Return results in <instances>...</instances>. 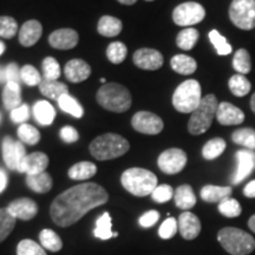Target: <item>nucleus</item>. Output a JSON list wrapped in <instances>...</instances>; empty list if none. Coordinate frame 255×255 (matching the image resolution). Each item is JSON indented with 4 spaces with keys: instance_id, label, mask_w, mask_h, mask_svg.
Segmentation results:
<instances>
[{
    "instance_id": "nucleus-35",
    "label": "nucleus",
    "mask_w": 255,
    "mask_h": 255,
    "mask_svg": "<svg viewBox=\"0 0 255 255\" xmlns=\"http://www.w3.org/2000/svg\"><path fill=\"white\" fill-rule=\"evenodd\" d=\"M113 225H111V216L109 213L105 212L103 215L100 216L96 221V227L94 229V235L101 240H109L114 237Z\"/></svg>"
},
{
    "instance_id": "nucleus-13",
    "label": "nucleus",
    "mask_w": 255,
    "mask_h": 255,
    "mask_svg": "<svg viewBox=\"0 0 255 255\" xmlns=\"http://www.w3.org/2000/svg\"><path fill=\"white\" fill-rule=\"evenodd\" d=\"M235 158H237V170L232 177V183L239 184L255 170V150L241 149L237 151Z\"/></svg>"
},
{
    "instance_id": "nucleus-45",
    "label": "nucleus",
    "mask_w": 255,
    "mask_h": 255,
    "mask_svg": "<svg viewBox=\"0 0 255 255\" xmlns=\"http://www.w3.org/2000/svg\"><path fill=\"white\" fill-rule=\"evenodd\" d=\"M18 32V24L15 19L7 15H1L0 17V37L11 39Z\"/></svg>"
},
{
    "instance_id": "nucleus-57",
    "label": "nucleus",
    "mask_w": 255,
    "mask_h": 255,
    "mask_svg": "<svg viewBox=\"0 0 255 255\" xmlns=\"http://www.w3.org/2000/svg\"><path fill=\"white\" fill-rule=\"evenodd\" d=\"M6 81V72H5V69H2L1 66H0V83H4Z\"/></svg>"
},
{
    "instance_id": "nucleus-7",
    "label": "nucleus",
    "mask_w": 255,
    "mask_h": 255,
    "mask_svg": "<svg viewBox=\"0 0 255 255\" xmlns=\"http://www.w3.org/2000/svg\"><path fill=\"white\" fill-rule=\"evenodd\" d=\"M202 101L201 85L195 79H188L178 85L173 95V105L178 113L191 114Z\"/></svg>"
},
{
    "instance_id": "nucleus-48",
    "label": "nucleus",
    "mask_w": 255,
    "mask_h": 255,
    "mask_svg": "<svg viewBox=\"0 0 255 255\" xmlns=\"http://www.w3.org/2000/svg\"><path fill=\"white\" fill-rule=\"evenodd\" d=\"M151 197L157 203L168 202L174 197V189L169 184H161L155 188V190L151 193Z\"/></svg>"
},
{
    "instance_id": "nucleus-37",
    "label": "nucleus",
    "mask_w": 255,
    "mask_h": 255,
    "mask_svg": "<svg viewBox=\"0 0 255 255\" xmlns=\"http://www.w3.org/2000/svg\"><path fill=\"white\" fill-rule=\"evenodd\" d=\"M39 241L43 248L51 252H59L63 247V241L56 232L51 229H44L39 234Z\"/></svg>"
},
{
    "instance_id": "nucleus-28",
    "label": "nucleus",
    "mask_w": 255,
    "mask_h": 255,
    "mask_svg": "<svg viewBox=\"0 0 255 255\" xmlns=\"http://www.w3.org/2000/svg\"><path fill=\"white\" fill-rule=\"evenodd\" d=\"M97 30L104 37H116L122 31V21L113 15H103L98 21Z\"/></svg>"
},
{
    "instance_id": "nucleus-1",
    "label": "nucleus",
    "mask_w": 255,
    "mask_h": 255,
    "mask_svg": "<svg viewBox=\"0 0 255 255\" xmlns=\"http://www.w3.org/2000/svg\"><path fill=\"white\" fill-rule=\"evenodd\" d=\"M109 195L97 183H82L69 188L53 200L50 207L52 221L59 227H69L79 221L83 216L108 202Z\"/></svg>"
},
{
    "instance_id": "nucleus-53",
    "label": "nucleus",
    "mask_w": 255,
    "mask_h": 255,
    "mask_svg": "<svg viewBox=\"0 0 255 255\" xmlns=\"http://www.w3.org/2000/svg\"><path fill=\"white\" fill-rule=\"evenodd\" d=\"M6 72V82L7 83H18L21 81L20 77V70H19L18 65L15 63L8 64L7 68L5 69Z\"/></svg>"
},
{
    "instance_id": "nucleus-54",
    "label": "nucleus",
    "mask_w": 255,
    "mask_h": 255,
    "mask_svg": "<svg viewBox=\"0 0 255 255\" xmlns=\"http://www.w3.org/2000/svg\"><path fill=\"white\" fill-rule=\"evenodd\" d=\"M244 194L246 197L254 199L255 197V180L251 181L250 183L246 184V187L244 188Z\"/></svg>"
},
{
    "instance_id": "nucleus-27",
    "label": "nucleus",
    "mask_w": 255,
    "mask_h": 255,
    "mask_svg": "<svg viewBox=\"0 0 255 255\" xmlns=\"http://www.w3.org/2000/svg\"><path fill=\"white\" fill-rule=\"evenodd\" d=\"M33 115L41 126H50L55 121L56 110L49 102L38 101L33 107Z\"/></svg>"
},
{
    "instance_id": "nucleus-60",
    "label": "nucleus",
    "mask_w": 255,
    "mask_h": 255,
    "mask_svg": "<svg viewBox=\"0 0 255 255\" xmlns=\"http://www.w3.org/2000/svg\"><path fill=\"white\" fill-rule=\"evenodd\" d=\"M4 51H5V44L2 43V41H0V56L4 53Z\"/></svg>"
},
{
    "instance_id": "nucleus-63",
    "label": "nucleus",
    "mask_w": 255,
    "mask_h": 255,
    "mask_svg": "<svg viewBox=\"0 0 255 255\" xmlns=\"http://www.w3.org/2000/svg\"><path fill=\"white\" fill-rule=\"evenodd\" d=\"M0 120H1V115H0Z\"/></svg>"
},
{
    "instance_id": "nucleus-11",
    "label": "nucleus",
    "mask_w": 255,
    "mask_h": 255,
    "mask_svg": "<svg viewBox=\"0 0 255 255\" xmlns=\"http://www.w3.org/2000/svg\"><path fill=\"white\" fill-rule=\"evenodd\" d=\"M131 126L136 131L145 135H157L163 130V121L157 115L149 111H139L133 115Z\"/></svg>"
},
{
    "instance_id": "nucleus-23",
    "label": "nucleus",
    "mask_w": 255,
    "mask_h": 255,
    "mask_svg": "<svg viewBox=\"0 0 255 255\" xmlns=\"http://www.w3.org/2000/svg\"><path fill=\"white\" fill-rule=\"evenodd\" d=\"M174 200L175 205L183 210L193 208L196 205V196L189 184H183V186L178 187L174 193Z\"/></svg>"
},
{
    "instance_id": "nucleus-41",
    "label": "nucleus",
    "mask_w": 255,
    "mask_h": 255,
    "mask_svg": "<svg viewBox=\"0 0 255 255\" xmlns=\"http://www.w3.org/2000/svg\"><path fill=\"white\" fill-rule=\"evenodd\" d=\"M209 39L212 41V44L214 45L216 52L220 56H228L229 53H232V45L228 43V40L226 39L222 34H220L219 31L212 30L209 32Z\"/></svg>"
},
{
    "instance_id": "nucleus-15",
    "label": "nucleus",
    "mask_w": 255,
    "mask_h": 255,
    "mask_svg": "<svg viewBox=\"0 0 255 255\" xmlns=\"http://www.w3.org/2000/svg\"><path fill=\"white\" fill-rule=\"evenodd\" d=\"M8 213L15 219H20L23 221L32 220L38 213V206L33 200L27 199V197H21L12 201L7 206Z\"/></svg>"
},
{
    "instance_id": "nucleus-62",
    "label": "nucleus",
    "mask_w": 255,
    "mask_h": 255,
    "mask_svg": "<svg viewBox=\"0 0 255 255\" xmlns=\"http://www.w3.org/2000/svg\"><path fill=\"white\" fill-rule=\"evenodd\" d=\"M146 1H154V0H146Z\"/></svg>"
},
{
    "instance_id": "nucleus-47",
    "label": "nucleus",
    "mask_w": 255,
    "mask_h": 255,
    "mask_svg": "<svg viewBox=\"0 0 255 255\" xmlns=\"http://www.w3.org/2000/svg\"><path fill=\"white\" fill-rule=\"evenodd\" d=\"M20 77L25 84L28 87H36L39 85L41 82V76L38 72V70L32 65H25L23 69L20 70Z\"/></svg>"
},
{
    "instance_id": "nucleus-16",
    "label": "nucleus",
    "mask_w": 255,
    "mask_h": 255,
    "mask_svg": "<svg viewBox=\"0 0 255 255\" xmlns=\"http://www.w3.org/2000/svg\"><path fill=\"white\" fill-rule=\"evenodd\" d=\"M216 120L221 126H239L245 121V114L232 103L222 102L218 107Z\"/></svg>"
},
{
    "instance_id": "nucleus-21",
    "label": "nucleus",
    "mask_w": 255,
    "mask_h": 255,
    "mask_svg": "<svg viewBox=\"0 0 255 255\" xmlns=\"http://www.w3.org/2000/svg\"><path fill=\"white\" fill-rule=\"evenodd\" d=\"M43 27L38 20H28L19 30V43L25 47H30L40 39Z\"/></svg>"
},
{
    "instance_id": "nucleus-31",
    "label": "nucleus",
    "mask_w": 255,
    "mask_h": 255,
    "mask_svg": "<svg viewBox=\"0 0 255 255\" xmlns=\"http://www.w3.org/2000/svg\"><path fill=\"white\" fill-rule=\"evenodd\" d=\"M232 141L248 150H255V130L252 128H242L232 133Z\"/></svg>"
},
{
    "instance_id": "nucleus-6",
    "label": "nucleus",
    "mask_w": 255,
    "mask_h": 255,
    "mask_svg": "<svg viewBox=\"0 0 255 255\" xmlns=\"http://www.w3.org/2000/svg\"><path fill=\"white\" fill-rule=\"evenodd\" d=\"M218 100L214 95L209 94L205 96L199 104V107L191 113L188 122V131L191 135H202L212 126L214 117L218 111Z\"/></svg>"
},
{
    "instance_id": "nucleus-26",
    "label": "nucleus",
    "mask_w": 255,
    "mask_h": 255,
    "mask_svg": "<svg viewBox=\"0 0 255 255\" xmlns=\"http://www.w3.org/2000/svg\"><path fill=\"white\" fill-rule=\"evenodd\" d=\"M2 102L7 110H14L21 105L20 85L18 83H7L2 91Z\"/></svg>"
},
{
    "instance_id": "nucleus-32",
    "label": "nucleus",
    "mask_w": 255,
    "mask_h": 255,
    "mask_svg": "<svg viewBox=\"0 0 255 255\" xmlns=\"http://www.w3.org/2000/svg\"><path fill=\"white\" fill-rule=\"evenodd\" d=\"M228 87L234 96H237V97H245V96L250 94L252 84L246 76L237 73V75L232 76L231 79H229Z\"/></svg>"
},
{
    "instance_id": "nucleus-40",
    "label": "nucleus",
    "mask_w": 255,
    "mask_h": 255,
    "mask_svg": "<svg viewBox=\"0 0 255 255\" xmlns=\"http://www.w3.org/2000/svg\"><path fill=\"white\" fill-rule=\"evenodd\" d=\"M14 226L15 218L9 214L8 210L6 208L0 209V244L5 239H7L8 235L14 229Z\"/></svg>"
},
{
    "instance_id": "nucleus-9",
    "label": "nucleus",
    "mask_w": 255,
    "mask_h": 255,
    "mask_svg": "<svg viewBox=\"0 0 255 255\" xmlns=\"http://www.w3.org/2000/svg\"><path fill=\"white\" fill-rule=\"evenodd\" d=\"M206 17V9L199 2L188 1L178 5L173 12V20L178 26H191L199 24Z\"/></svg>"
},
{
    "instance_id": "nucleus-34",
    "label": "nucleus",
    "mask_w": 255,
    "mask_h": 255,
    "mask_svg": "<svg viewBox=\"0 0 255 255\" xmlns=\"http://www.w3.org/2000/svg\"><path fill=\"white\" fill-rule=\"evenodd\" d=\"M199 37H200V33L196 28L187 27L177 34L176 44L181 50L189 51L195 46L197 40H199Z\"/></svg>"
},
{
    "instance_id": "nucleus-59",
    "label": "nucleus",
    "mask_w": 255,
    "mask_h": 255,
    "mask_svg": "<svg viewBox=\"0 0 255 255\" xmlns=\"http://www.w3.org/2000/svg\"><path fill=\"white\" fill-rule=\"evenodd\" d=\"M251 109L255 114V92H254V95L252 96V98H251Z\"/></svg>"
},
{
    "instance_id": "nucleus-22",
    "label": "nucleus",
    "mask_w": 255,
    "mask_h": 255,
    "mask_svg": "<svg viewBox=\"0 0 255 255\" xmlns=\"http://www.w3.org/2000/svg\"><path fill=\"white\" fill-rule=\"evenodd\" d=\"M203 201L208 203H220L223 200L229 199L232 195L231 187H219L213 184H207L201 189L200 193Z\"/></svg>"
},
{
    "instance_id": "nucleus-38",
    "label": "nucleus",
    "mask_w": 255,
    "mask_h": 255,
    "mask_svg": "<svg viewBox=\"0 0 255 255\" xmlns=\"http://www.w3.org/2000/svg\"><path fill=\"white\" fill-rule=\"evenodd\" d=\"M233 68L240 75H247L252 70V59L246 49H240L235 52L233 58Z\"/></svg>"
},
{
    "instance_id": "nucleus-12",
    "label": "nucleus",
    "mask_w": 255,
    "mask_h": 255,
    "mask_svg": "<svg viewBox=\"0 0 255 255\" xmlns=\"http://www.w3.org/2000/svg\"><path fill=\"white\" fill-rule=\"evenodd\" d=\"M25 157H26V150L23 143L6 136L2 141V158L6 167L11 170H18L19 165Z\"/></svg>"
},
{
    "instance_id": "nucleus-19",
    "label": "nucleus",
    "mask_w": 255,
    "mask_h": 255,
    "mask_svg": "<svg viewBox=\"0 0 255 255\" xmlns=\"http://www.w3.org/2000/svg\"><path fill=\"white\" fill-rule=\"evenodd\" d=\"M178 231L186 240H194L201 232V222L195 214L184 212L178 216Z\"/></svg>"
},
{
    "instance_id": "nucleus-52",
    "label": "nucleus",
    "mask_w": 255,
    "mask_h": 255,
    "mask_svg": "<svg viewBox=\"0 0 255 255\" xmlns=\"http://www.w3.org/2000/svg\"><path fill=\"white\" fill-rule=\"evenodd\" d=\"M60 137L65 143H75L78 141L79 133L73 127L66 126L60 130Z\"/></svg>"
},
{
    "instance_id": "nucleus-25",
    "label": "nucleus",
    "mask_w": 255,
    "mask_h": 255,
    "mask_svg": "<svg viewBox=\"0 0 255 255\" xmlns=\"http://www.w3.org/2000/svg\"><path fill=\"white\" fill-rule=\"evenodd\" d=\"M26 184L31 190L38 194H45L52 188V178L46 171L36 175H27Z\"/></svg>"
},
{
    "instance_id": "nucleus-58",
    "label": "nucleus",
    "mask_w": 255,
    "mask_h": 255,
    "mask_svg": "<svg viewBox=\"0 0 255 255\" xmlns=\"http://www.w3.org/2000/svg\"><path fill=\"white\" fill-rule=\"evenodd\" d=\"M117 1L121 2V4H123V5H132V4H135L137 0H117Z\"/></svg>"
},
{
    "instance_id": "nucleus-50",
    "label": "nucleus",
    "mask_w": 255,
    "mask_h": 255,
    "mask_svg": "<svg viewBox=\"0 0 255 255\" xmlns=\"http://www.w3.org/2000/svg\"><path fill=\"white\" fill-rule=\"evenodd\" d=\"M30 117V109L26 104H21L17 109L11 111V120L14 123H25V121Z\"/></svg>"
},
{
    "instance_id": "nucleus-36",
    "label": "nucleus",
    "mask_w": 255,
    "mask_h": 255,
    "mask_svg": "<svg viewBox=\"0 0 255 255\" xmlns=\"http://www.w3.org/2000/svg\"><path fill=\"white\" fill-rule=\"evenodd\" d=\"M57 102H58L60 110H63L64 113L71 115V116L76 117V119H82L83 115H84V110H83L82 105L79 104L75 98L71 97L69 94L63 95Z\"/></svg>"
},
{
    "instance_id": "nucleus-39",
    "label": "nucleus",
    "mask_w": 255,
    "mask_h": 255,
    "mask_svg": "<svg viewBox=\"0 0 255 255\" xmlns=\"http://www.w3.org/2000/svg\"><path fill=\"white\" fill-rule=\"evenodd\" d=\"M18 137L20 141L28 145H34L40 141V132L30 124L23 123L18 128Z\"/></svg>"
},
{
    "instance_id": "nucleus-46",
    "label": "nucleus",
    "mask_w": 255,
    "mask_h": 255,
    "mask_svg": "<svg viewBox=\"0 0 255 255\" xmlns=\"http://www.w3.org/2000/svg\"><path fill=\"white\" fill-rule=\"evenodd\" d=\"M44 78L49 81H57L60 77V66L53 57H46L43 62Z\"/></svg>"
},
{
    "instance_id": "nucleus-20",
    "label": "nucleus",
    "mask_w": 255,
    "mask_h": 255,
    "mask_svg": "<svg viewBox=\"0 0 255 255\" xmlns=\"http://www.w3.org/2000/svg\"><path fill=\"white\" fill-rule=\"evenodd\" d=\"M64 73L71 83H81L88 79L91 75V68L87 62L82 59H72L66 63Z\"/></svg>"
},
{
    "instance_id": "nucleus-30",
    "label": "nucleus",
    "mask_w": 255,
    "mask_h": 255,
    "mask_svg": "<svg viewBox=\"0 0 255 255\" xmlns=\"http://www.w3.org/2000/svg\"><path fill=\"white\" fill-rule=\"evenodd\" d=\"M96 173H97L96 164L84 161L76 163L69 169V177L76 181H84L95 176Z\"/></svg>"
},
{
    "instance_id": "nucleus-49",
    "label": "nucleus",
    "mask_w": 255,
    "mask_h": 255,
    "mask_svg": "<svg viewBox=\"0 0 255 255\" xmlns=\"http://www.w3.org/2000/svg\"><path fill=\"white\" fill-rule=\"evenodd\" d=\"M178 231V223L174 218H168L165 221L159 226L158 235L161 239L168 240V239L174 238Z\"/></svg>"
},
{
    "instance_id": "nucleus-42",
    "label": "nucleus",
    "mask_w": 255,
    "mask_h": 255,
    "mask_svg": "<svg viewBox=\"0 0 255 255\" xmlns=\"http://www.w3.org/2000/svg\"><path fill=\"white\" fill-rule=\"evenodd\" d=\"M128 49L122 41H114L107 49V57L111 63L121 64L127 58Z\"/></svg>"
},
{
    "instance_id": "nucleus-3",
    "label": "nucleus",
    "mask_w": 255,
    "mask_h": 255,
    "mask_svg": "<svg viewBox=\"0 0 255 255\" xmlns=\"http://www.w3.org/2000/svg\"><path fill=\"white\" fill-rule=\"evenodd\" d=\"M98 104L113 113H126L131 107V94L117 83L104 84L96 95Z\"/></svg>"
},
{
    "instance_id": "nucleus-29",
    "label": "nucleus",
    "mask_w": 255,
    "mask_h": 255,
    "mask_svg": "<svg viewBox=\"0 0 255 255\" xmlns=\"http://www.w3.org/2000/svg\"><path fill=\"white\" fill-rule=\"evenodd\" d=\"M171 69L180 75H191L196 71L197 63L194 58L187 55H176L170 60Z\"/></svg>"
},
{
    "instance_id": "nucleus-10",
    "label": "nucleus",
    "mask_w": 255,
    "mask_h": 255,
    "mask_svg": "<svg viewBox=\"0 0 255 255\" xmlns=\"http://www.w3.org/2000/svg\"><path fill=\"white\" fill-rule=\"evenodd\" d=\"M187 154L182 149L171 148L164 150L158 156L157 164L158 168L163 171L164 174L175 175L183 170L187 164Z\"/></svg>"
},
{
    "instance_id": "nucleus-2",
    "label": "nucleus",
    "mask_w": 255,
    "mask_h": 255,
    "mask_svg": "<svg viewBox=\"0 0 255 255\" xmlns=\"http://www.w3.org/2000/svg\"><path fill=\"white\" fill-rule=\"evenodd\" d=\"M122 186L127 191L138 197L151 195L157 187V177L150 170L143 168L127 169L121 177Z\"/></svg>"
},
{
    "instance_id": "nucleus-56",
    "label": "nucleus",
    "mask_w": 255,
    "mask_h": 255,
    "mask_svg": "<svg viewBox=\"0 0 255 255\" xmlns=\"http://www.w3.org/2000/svg\"><path fill=\"white\" fill-rule=\"evenodd\" d=\"M248 227L251 228L252 232L255 233V215H253L250 220H248Z\"/></svg>"
},
{
    "instance_id": "nucleus-17",
    "label": "nucleus",
    "mask_w": 255,
    "mask_h": 255,
    "mask_svg": "<svg viewBox=\"0 0 255 255\" xmlns=\"http://www.w3.org/2000/svg\"><path fill=\"white\" fill-rule=\"evenodd\" d=\"M78 33L72 28H59L50 34L49 43L57 50H71L78 44Z\"/></svg>"
},
{
    "instance_id": "nucleus-18",
    "label": "nucleus",
    "mask_w": 255,
    "mask_h": 255,
    "mask_svg": "<svg viewBox=\"0 0 255 255\" xmlns=\"http://www.w3.org/2000/svg\"><path fill=\"white\" fill-rule=\"evenodd\" d=\"M49 165V157L44 152H32L30 155H26V157L23 159L20 165H19V173H25L26 175H36L45 171V169Z\"/></svg>"
},
{
    "instance_id": "nucleus-33",
    "label": "nucleus",
    "mask_w": 255,
    "mask_h": 255,
    "mask_svg": "<svg viewBox=\"0 0 255 255\" xmlns=\"http://www.w3.org/2000/svg\"><path fill=\"white\" fill-rule=\"evenodd\" d=\"M226 141L221 137H215V138H212L208 141L203 146L202 149V156L208 161H212V159L218 158L219 156L223 154V151L226 150Z\"/></svg>"
},
{
    "instance_id": "nucleus-8",
    "label": "nucleus",
    "mask_w": 255,
    "mask_h": 255,
    "mask_svg": "<svg viewBox=\"0 0 255 255\" xmlns=\"http://www.w3.org/2000/svg\"><path fill=\"white\" fill-rule=\"evenodd\" d=\"M229 18L235 26L250 31L255 27V0H233Z\"/></svg>"
},
{
    "instance_id": "nucleus-55",
    "label": "nucleus",
    "mask_w": 255,
    "mask_h": 255,
    "mask_svg": "<svg viewBox=\"0 0 255 255\" xmlns=\"http://www.w3.org/2000/svg\"><path fill=\"white\" fill-rule=\"evenodd\" d=\"M7 182H8V178H7V174L0 168V193H2L7 187Z\"/></svg>"
},
{
    "instance_id": "nucleus-43",
    "label": "nucleus",
    "mask_w": 255,
    "mask_h": 255,
    "mask_svg": "<svg viewBox=\"0 0 255 255\" xmlns=\"http://www.w3.org/2000/svg\"><path fill=\"white\" fill-rule=\"evenodd\" d=\"M219 212L226 218H238L240 216L242 209L239 201L229 197L219 203Z\"/></svg>"
},
{
    "instance_id": "nucleus-14",
    "label": "nucleus",
    "mask_w": 255,
    "mask_h": 255,
    "mask_svg": "<svg viewBox=\"0 0 255 255\" xmlns=\"http://www.w3.org/2000/svg\"><path fill=\"white\" fill-rule=\"evenodd\" d=\"M133 63L137 68L143 70H158L163 65V56L157 50L154 49H139L133 53Z\"/></svg>"
},
{
    "instance_id": "nucleus-5",
    "label": "nucleus",
    "mask_w": 255,
    "mask_h": 255,
    "mask_svg": "<svg viewBox=\"0 0 255 255\" xmlns=\"http://www.w3.org/2000/svg\"><path fill=\"white\" fill-rule=\"evenodd\" d=\"M218 240L223 250L232 255H248L255 250L254 238L239 228H222L218 234Z\"/></svg>"
},
{
    "instance_id": "nucleus-4",
    "label": "nucleus",
    "mask_w": 255,
    "mask_h": 255,
    "mask_svg": "<svg viewBox=\"0 0 255 255\" xmlns=\"http://www.w3.org/2000/svg\"><path fill=\"white\" fill-rule=\"evenodd\" d=\"M129 142L117 133H104L96 137L90 144V152L96 159L108 161L120 157L129 150Z\"/></svg>"
},
{
    "instance_id": "nucleus-61",
    "label": "nucleus",
    "mask_w": 255,
    "mask_h": 255,
    "mask_svg": "<svg viewBox=\"0 0 255 255\" xmlns=\"http://www.w3.org/2000/svg\"><path fill=\"white\" fill-rule=\"evenodd\" d=\"M101 82H102V83H105V82H107V79H105V78H102V79H101Z\"/></svg>"
},
{
    "instance_id": "nucleus-24",
    "label": "nucleus",
    "mask_w": 255,
    "mask_h": 255,
    "mask_svg": "<svg viewBox=\"0 0 255 255\" xmlns=\"http://www.w3.org/2000/svg\"><path fill=\"white\" fill-rule=\"evenodd\" d=\"M39 87V91L45 97L50 98V100H57L58 101L63 95L69 94V89L64 83H60L58 81H49V79H41Z\"/></svg>"
},
{
    "instance_id": "nucleus-44",
    "label": "nucleus",
    "mask_w": 255,
    "mask_h": 255,
    "mask_svg": "<svg viewBox=\"0 0 255 255\" xmlns=\"http://www.w3.org/2000/svg\"><path fill=\"white\" fill-rule=\"evenodd\" d=\"M17 255H47L41 245H38L33 240H21L18 244Z\"/></svg>"
},
{
    "instance_id": "nucleus-51",
    "label": "nucleus",
    "mask_w": 255,
    "mask_h": 255,
    "mask_svg": "<svg viewBox=\"0 0 255 255\" xmlns=\"http://www.w3.org/2000/svg\"><path fill=\"white\" fill-rule=\"evenodd\" d=\"M158 219H159V213L157 210H149V212L144 213V214L139 218L138 222L142 227L149 228V227H152V226L158 221Z\"/></svg>"
}]
</instances>
